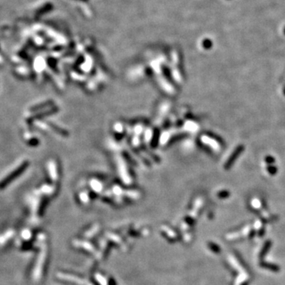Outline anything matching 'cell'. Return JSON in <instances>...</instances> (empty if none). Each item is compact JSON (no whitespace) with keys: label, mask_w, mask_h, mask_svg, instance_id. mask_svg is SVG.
<instances>
[{"label":"cell","mask_w":285,"mask_h":285,"mask_svg":"<svg viewBox=\"0 0 285 285\" xmlns=\"http://www.w3.org/2000/svg\"><path fill=\"white\" fill-rule=\"evenodd\" d=\"M57 111H58V109L57 108H53V109H51L50 110H48L46 112H44V113H41L39 114H36L34 115L33 116H31L30 118L28 119V122H32L35 120H38V119H41L44 118V117H46V116H49V115H52L53 113H56Z\"/></svg>","instance_id":"4"},{"label":"cell","mask_w":285,"mask_h":285,"mask_svg":"<svg viewBox=\"0 0 285 285\" xmlns=\"http://www.w3.org/2000/svg\"><path fill=\"white\" fill-rule=\"evenodd\" d=\"M264 162L267 164H268V165H272L275 162V158L271 155L266 156V157L264 158Z\"/></svg>","instance_id":"8"},{"label":"cell","mask_w":285,"mask_h":285,"mask_svg":"<svg viewBox=\"0 0 285 285\" xmlns=\"http://www.w3.org/2000/svg\"><path fill=\"white\" fill-rule=\"evenodd\" d=\"M283 94H284V95H285V86H284V87H283Z\"/></svg>","instance_id":"11"},{"label":"cell","mask_w":285,"mask_h":285,"mask_svg":"<svg viewBox=\"0 0 285 285\" xmlns=\"http://www.w3.org/2000/svg\"><path fill=\"white\" fill-rule=\"evenodd\" d=\"M29 166V162L28 161L23 162L19 166L17 169H15L14 170L10 173L8 176H6L4 179H2V180L0 182V190L3 189H5L6 187H7L11 182H13L14 181L16 180L18 177L21 176L23 173L26 170Z\"/></svg>","instance_id":"1"},{"label":"cell","mask_w":285,"mask_h":285,"mask_svg":"<svg viewBox=\"0 0 285 285\" xmlns=\"http://www.w3.org/2000/svg\"><path fill=\"white\" fill-rule=\"evenodd\" d=\"M49 125H50L51 127L53 128V129L54 130V131H57V132H58L59 134H61V135H65L66 132H65V131H64V130H62V129H60V128H57V126L54 125L53 124H49Z\"/></svg>","instance_id":"9"},{"label":"cell","mask_w":285,"mask_h":285,"mask_svg":"<svg viewBox=\"0 0 285 285\" xmlns=\"http://www.w3.org/2000/svg\"><path fill=\"white\" fill-rule=\"evenodd\" d=\"M39 144V140L37 138H32L28 141V145L29 146H37Z\"/></svg>","instance_id":"7"},{"label":"cell","mask_w":285,"mask_h":285,"mask_svg":"<svg viewBox=\"0 0 285 285\" xmlns=\"http://www.w3.org/2000/svg\"><path fill=\"white\" fill-rule=\"evenodd\" d=\"M52 105H53L52 101H46V102H44V103L38 104V105H34V106L31 107V108H30V111L34 112V111L41 110V109H45V108H47V107L51 106Z\"/></svg>","instance_id":"5"},{"label":"cell","mask_w":285,"mask_h":285,"mask_svg":"<svg viewBox=\"0 0 285 285\" xmlns=\"http://www.w3.org/2000/svg\"><path fill=\"white\" fill-rule=\"evenodd\" d=\"M283 33L285 34V27H284V29H283Z\"/></svg>","instance_id":"12"},{"label":"cell","mask_w":285,"mask_h":285,"mask_svg":"<svg viewBox=\"0 0 285 285\" xmlns=\"http://www.w3.org/2000/svg\"><path fill=\"white\" fill-rule=\"evenodd\" d=\"M244 150H245V146H244V145H242V144L238 145L236 148H235V150L232 152V154L230 155V157L228 158V159L227 160V162H225L224 168H225L226 170L231 169V166H232L233 164H234V162L236 161L237 158H238V156L240 155L242 152L244 151Z\"/></svg>","instance_id":"2"},{"label":"cell","mask_w":285,"mask_h":285,"mask_svg":"<svg viewBox=\"0 0 285 285\" xmlns=\"http://www.w3.org/2000/svg\"><path fill=\"white\" fill-rule=\"evenodd\" d=\"M267 171H268L271 175H275L277 173V168L273 165H269L267 166Z\"/></svg>","instance_id":"6"},{"label":"cell","mask_w":285,"mask_h":285,"mask_svg":"<svg viewBox=\"0 0 285 285\" xmlns=\"http://www.w3.org/2000/svg\"><path fill=\"white\" fill-rule=\"evenodd\" d=\"M203 46H204V48L206 49H210V48L212 46V42L210 40H208V39L205 40L204 42H203Z\"/></svg>","instance_id":"10"},{"label":"cell","mask_w":285,"mask_h":285,"mask_svg":"<svg viewBox=\"0 0 285 285\" xmlns=\"http://www.w3.org/2000/svg\"><path fill=\"white\" fill-rule=\"evenodd\" d=\"M201 141H202L203 142H205V144L209 145V146H210L212 148H213L214 150H220V144H219V142H217V140H216L214 138L208 136V135H203V136L201 137Z\"/></svg>","instance_id":"3"}]
</instances>
